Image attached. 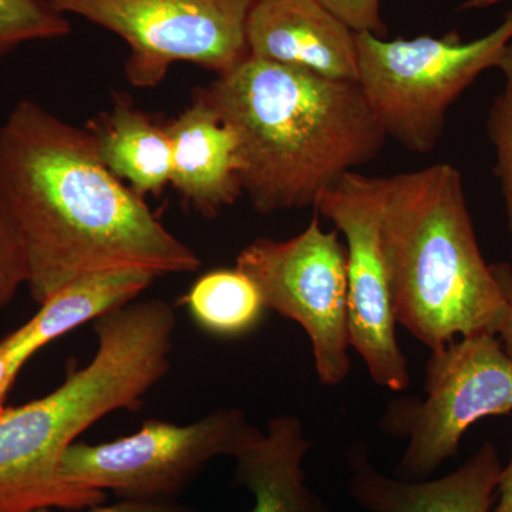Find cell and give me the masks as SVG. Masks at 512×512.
Segmentation results:
<instances>
[{"mask_svg":"<svg viewBox=\"0 0 512 512\" xmlns=\"http://www.w3.org/2000/svg\"><path fill=\"white\" fill-rule=\"evenodd\" d=\"M0 197L39 305L99 272L138 268L160 278L200 269L194 249L101 163L89 131L36 101H19L0 127Z\"/></svg>","mask_w":512,"mask_h":512,"instance_id":"6da1fadb","label":"cell"},{"mask_svg":"<svg viewBox=\"0 0 512 512\" xmlns=\"http://www.w3.org/2000/svg\"><path fill=\"white\" fill-rule=\"evenodd\" d=\"M198 93L237 134L244 194L262 215L315 207L387 140L359 84L251 55Z\"/></svg>","mask_w":512,"mask_h":512,"instance_id":"7a4b0ae2","label":"cell"},{"mask_svg":"<svg viewBox=\"0 0 512 512\" xmlns=\"http://www.w3.org/2000/svg\"><path fill=\"white\" fill-rule=\"evenodd\" d=\"M177 316L161 299L131 302L94 320L93 359L42 399L0 413V512L84 510L104 491L66 483L60 463L80 434L107 414L137 412L167 376Z\"/></svg>","mask_w":512,"mask_h":512,"instance_id":"3957f363","label":"cell"},{"mask_svg":"<svg viewBox=\"0 0 512 512\" xmlns=\"http://www.w3.org/2000/svg\"><path fill=\"white\" fill-rule=\"evenodd\" d=\"M382 245L397 325L431 353L457 336L498 335L504 296L481 254L456 167L387 177Z\"/></svg>","mask_w":512,"mask_h":512,"instance_id":"277c9868","label":"cell"},{"mask_svg":"<svg viewBox=\"0 0 512 512\" xmlns=\"http://www.w3.org/2000/svg\"><path fill=\"white\" fill-rule=\"evenodd\" d=\"M512 42V10L480 39L444 37L387 40L356 33L359 84L387 138L427 154L439 144L451 104L485 70L498 67Z\"/></svg>","mask_w":512,"mask_h":512,"instance_id":"5b68a950","label":"cell"},{"mask_svg":"<svg viewBox=\"0 0 512 512\" xmlns=\"http://www.w3.org/2000/svg\"><path fill=\"white\" fill-rule=\"evenodd\" d=\"M424 393L390 400L379 419L384 436L407 440L399 480H429L473 424L512 413V359L491 333L453 340L431 353Z\"/></svg>","mask_w":512,"mask_h":512,"instance_id":"8992f818","label":"cell"},{"mask_svg":"<svg viewBox=\"0 0 512 512\" xmlns=\"http://www.w3.org/2000/svg\"><path fill=\"white\" fill-rule=\"evenodd\" d=\"M259 430L239 407H221L190 424L146 420L131 436L76 441L60 463L66 483L111 491L120 500L175 501L218 457L237 456Z\"/></svg>","mask_w":512,"mask_h":512,"instance_id":"52a82bcc","label":"cell"},{"mask_svg":"<svg viewBox=\"0 0 512 512\" xmlns=\"http://www.w3.org/2000/svg\"><path fill=\"white\" fill-rule=\"evenodd\" d=\"M116 33L130 47L126 76L148 89L178 62L227 73L249 56L247 22L254 0H47Z\"/></svg>","mask_w":512,"mask_h":512,"instance_id":"ba28073f","label":"cell"},{"mask_svg":"<svg viewBox=\"0 0 512 512\" xmlns=\"http://www.w3.org/2000/svg\"><path fill=\"white\" fill-rule=\"evenodd\" d=\"M346 262L338 229L323 231L315 212L295 237L255 239L235 266L254 281L265 309L305 330L320 383L329 387L345 382L350 372Z\"/></svg>","mask_w":512,"mask_h":512,"instance_id":"9c48e42d","label":"cell"},{"mask_svg":"<svg viewBox=\"0 0 512 512\" xmlns=\"http://www.w3.org/2000/svg\"><path fill=\"white\" fill-rule=\"evenodd\" d=\"M387 178L352 171L322 192L316 214L332 221L346 239L350 348L373 382L392 392L410 384L409 362L396 336L389 274L382 245Z\"/></svg>","mask_w":512,"mask_h":512,"instance_id":"30bf717a","label":"cell"},{"mask_svg":"<svg viewBox=\"0 0 512 512\" xmlns=\"http://www.w3.org/2000/svg\"><path fill=\"white\" fill-rule=\"evenodd\" d=\"M249 55L335 82L357 83L356 33L318 0H254Z\"/></svg>","mask_w":512,"mask_h":512,"instance_id":"8fae6325","label":"cell"},{"mask_svg":"<svg viewBox=\"0 0 512 512\" xmlns=\"http://www.w3.org/2000/svg\"><path fill=\"white\" fill-rule=\"evenodd\" d=\"M349 494L369 512H491L501 461L493 443L437 480L403 481L380 473L359 440L348 451Z\"/></svg>","mask_w":512,"mask_h":512,"instance_id":"7c38bea8","label":"cell"},{"mask_svg":"<svg viewBox=\"0 0 512 512\" xmlns=\"http://www.w3.org/2000/svg\"><path fill=\"white\" fill-rule=\"evenodd\" d=\"M171 143V180L191 210L214 218L244 194L237 134L200 93L165 124Z\"/></svg>","mask_w":512,"mask_h":512,"instance_id":"4fadbf2b","label":"cell"},{"mask_svg":"<svg viewBox=\"0 0 512 512\" xmlns=\"http://www.w3.org/2000/svg\"><path fill=\"white\" fill-rule=\"evenodd\" d=\"M312 443L296 416L275 417L234 457V484L254 497L251 512H335L306 483Z\"/></svg>","mask_w":512,"mask_h":512,"instance_id":"5bb4252c","label":"cell"},{"mask_svg":"<svg viewBox=\"0 0 512 512\" xmlns=\"http://www.w3.org/2000/svg\"><path fill=\"white\" fill-rule=\"evenodd\" d=\"M156 279V275L138 268L83 276L53 293L29 322L2 342L29 362L60 336L136 301Z\"/></svg>","mask_w":512,"mask_h":512,"instance_id":"9a60e30c","label":"cell"},{"mask_svg":"<svg viewBox=\"0 0 512 512\" xmlns=\"http://www.w3.org/2000/svg\"><path fill=\"white\" fill-rule=\"evenodd\" d=\"M86 130L101 163L141 197L161 194L170 184L171 143L165 124L137 109L126 96H117Z\"/></svg>","mask_w":512,"mask_h":512,"instance_id":"2e32d148","label":"cell"},{"mask_svg":"<svg viewBox=\"0 0 512 512\" xmlns=\"http://www.w3.org/2000/svg\"><path fill=\"white\" fill-rule=\"evenodd\" d=\"M184 303L197 325L221 338L251 332L265 305L254 281L239 269H215L195 281Z\"/></svg>","mask_w":512,"mask_h":512,"instance_id":"e0dca14e","label":"cell"},{"mask_svg":"<svg viewBox=\"0 0 512 512\" xmlns=\"http://www.w3.org/2000/svg\"><path fill=\"white\" fill-rule=\"evenodd\" d=\"M67 16L47 0H0V59L19 46L67 36Z\"/></svg>","mask_w":512,"mask_h":512,"instance_id":"ac0fdd59","label":"cell"},{"mask_svg":"<svg viewBox=\"0 0 512 512\" xmlns=\"http://www.w3.org/2000/svg\"><path fill=\"white\" fill-rule=\"evenodd\" d=\"M497 69L503 73L504 86L488 113L487 131L495 151L494 174L500 183L512 235V42L505 49Z\"/></svg>","mask_w":512,"mask_h":512,"instance_id":"d6986e66","label":"cell"},{"mask_svg":"<svg viewBox=\"0 0 512 512\" xmlns=\"http://www.w3.org/2000/svg\"><path fill=\"white\" fill-rule=\"evenodd\" d=\"M28 282V265L18 231L0 197V309Z\"/></svg>","mask_w":512,"mask_h":512,"instance_id":"ffe728a7","label":"cell"},{"mask_svg":"<svg viewBox=\"0 0 512 512\" xmlns=\"http://www.w3.org/2000/svg\"><path fill=\"white\" fill-rule=\"evenodd\" d=\"M355 33L386 37L387 28L380 15V0H318Z\"/></svg>","mask_w":512,"mask_h":512,"instance_id":"44dd1931","label":"cell"},{"mask_svg":"<svg viewBox=\"0 0 512 512\" xmlns=\"http://www.w3.org/2000/svg\"><path fill=\"white\" fill-rule=\"evenodd\" d=\"M29 512H60L56 508H37ZM63 512H198L191 505L175 501H141V500H120L119 503L111 505H96V507L84 508V510Z\"/></svg>","mask_w":512,"mask_h":512,"instance_id":"7402d4cb","label":"cell"},{"mask_svg":"<svg viewBox=\"0 0 512 512\" xmlns=\"http://www.w3.org/2000/svg\"><path fill=\"white\" fill-rule=\"evenodd\" d=\"M491 269L505 301V315L498 335L505 353L512 359V265L510 262H497L491 264Z\"/></svg>","mask_w":512,"mask_h":512,"instance_id":"603a6c76","label":"cell"},{"mask_svg":"<svg viewBox=\"0 0 512 512\" xmlns=\"http://www.w3.org/2000/svg\"><path fill=\"white\" fill-rule=\"evenodd\" d=\"M26 360L0 340V413L6 409V397L12 389V384L18 377L20 370L26 365Z\"/></svg>","mask_w":512,"mask_h":512,"instance_id":"cb8c5ba5","label":"cell"},{"mask_svg":"<svg viewBox=\"0 0 512 512\" xmlns=\"http://www.w3.org/2000/svg\"><path fill=\"white\" fill-rule=\"evenodd\" d=\"M495 495L497 504L491 512H512V447L507 466L501 468Z\"/></svg>","mask_w":512,"mask_h":512,"instance_id":"d4e9b609","label":"cell"},{"mask_svg":"<svg viewBox=\"0 0 512 512\" xmlns=\"http://www.w3.org/2000/svg\"><path fill=\"white\" fill-rule=\"evenodd\" d=\"M505 2V0H466L461 6L464 10H480L491 8V6L498 5V3Z\"/></svg>","mask_w":512,"mask_h":512,"instance_id":"484cf974","label":"cell"},{"mask_svg":"<svg viewBox=\"0 0 512 512\" xmlns=\"http://www.w3.org/2000/svg\"><path fill=\"white\" fill-rule=\"evenodd\" d=\"M511 259H512V249H511ZM511 265H512V262H511Z\"/></svg>","mask_w":512,"mask_h":512,"instance_id":"4316f807","label":"cell"}]
</instances>
